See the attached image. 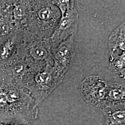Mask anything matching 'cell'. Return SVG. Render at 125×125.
<instances>
[{"mask_svg":"<svg viewBox=\"0 0 125 125\" xmlns=\"http://www.w3.org/2000/svg\"><path fill=\"white\" fill-rule=\"evenodd\" d=\"M79 15L75 6V1L70 0L66 12L61 14L58 25L49 38L52 50L72 34H76L78 27Z\"/></svg>","mask_w":125,"mask_h":125,"instance_id":"obj_6","label":"cell"},{"mask_svg":"<svg viewBox=\"0 0 125 125\" xmlns=\"http://www.w3.org/2000/svg\"><path fill=\"white\" fill-rule=\"evenodd\" d=\"M125 53L109 59V69L122 79H125Z\"/></svg>","mask_w":125,"mask_h":125,"instance_id":"obj_12","label":"cell"},{"mask_svg":"<svg viewBox=\"0 0 125 125\" xmlns=\"http://www.w3.org/2000/svg\"><path fill=\"white\" fill-rule=\"evenodd\" d=\"M61 17L59 9L52 0H31L30 15L25 31L49 39Z\"/></svg>","mask_w":125,"mask_h":125,"instance_id":"obj_2","label":"cell"},{"mask_svg":"<svg viewBox=\"0 0 125 125\" xmlns=\"http://www.w3.org/2000/svg\"><path fill=\"white\" fill-rule=\"evenodd\" d=\"M0 125H13V124H8V123H5L2 122H0Z\"/></svg>","mask_w":125,"mask_h":125,"instance_id":"obj_13","label":"cell"},{"mask_svg":"<svg viewBox=\"0 0 125 125\" xmlns=\"http://www.w3.org/2000/svg\"><path fill=\"white\" fill-rule=\"evenodd\" d=\"M107 81L98 76L86 77L81 83V94L87 103L97 107L99 110L106 107Z\"/></svg>","mask_w":125,"mask_h":125,"instance_id":"obj_5","label":"cell"},{"mask_svg":"<svg viewBox=\"0 0 125 125\" xmlns=\"http://www.w3.org/2000/svg\"><path fill=\"white\" fill-rule=\"evenodd\" d=\"M106 84L107 96V106L105 107L125 105V85L109 81L106 82Z\"/></svg>","mask_w":125,"mask_h":125,"instance_id":"obj_10","label":"cell"},{"mask_svg":"<svg viewBox=\"0 0 125 125\" xmlns=\"http://www.w3.org/2000/svg\"><path fill=\"white\" fill-rule=\"evenodd\" d=\"M64 76L53 66L47 64L31 73L21 85L38 106L62 82Z\"/></svg>","mask_w":125,"mask_h":125,"instance_id":"obj_3","label":"cell"},{"mask_svg":"<svg viewBox=\"0 0 125 125\" xmlns=\"http://www.w3.org/2000/svg\"><path fill=\"white\" fill-rule=\"evenodd\" d=\"M17 58L25 59L36 71L47 64L53 65L49 39L40 38L27 31H23Z\"/></svg>","mask_w":125,"mask_h":125,"instance_id":"obj_4","label":"cell"},{"mask_svg":"<svg viewBox=\"0 0 125 125\" xmlns=\"http://www.w3.org/2000/svg\"><path fill=\"white\" fill-rule=\"evenodd\" d=\"M38 114V106L27 90L0 67V122L31 125Z\"/></svg>","mask_w":125,"mask_h":125,"instance_id":"obj_1","label":"cell"},{"mask_svg":"<svg viewBox=\"0 0 125 125\" xmlns=\"http://www.w3.org/2000/svg\"><path fill=\"white\" fill-rule=\"evenodd\" d=\"M110 59L116 58L125 53V21L112 31L108 38Z\"/></svg>","mask_w":125,"mask_h":125,"instance_id":"obj_9","label":"cell"},{"mask_svg":"<svg viewBox=\"0 0 125 125\" xmlns=\"http://www.w3.org/2000/svg\"><path fill=\"white\" fill-rule=\"evenodd\" d=\"M100 111L104 117V125H125V105L105 107Z\"/></svg>","mask_w":125,"mask_h":125,"instance_id":"obj_11","label":"cell"},{"mask_svg":"<svg viewBox=\"0 0 125 125\" xmlns=\"http://www.w3.org/2000/svg\"><path fill=\"white\" fill-rule=\"evenodd\" d=\"M23 31H17L0 37V67L9 65L18 57Z\"/></svg>","mask_w":125,"mask_h":125,"instance_id":"obj_8","label":"cell"},{"mask_svg":"<svg viewBox=\"0 0 125 125\" xmlns=\"http://www.w3.org/2000/svg\"><path fill=\"white\" fill-rule=\"evenodd\" d=\"M75 35V34H72L56 48L52 50L53 66L64 75L72 67L74 61Z\"/></svg>","mask_w":125,"mask_h":125,"instance_id":"obj_7","label":"cell"}]
</instances>
